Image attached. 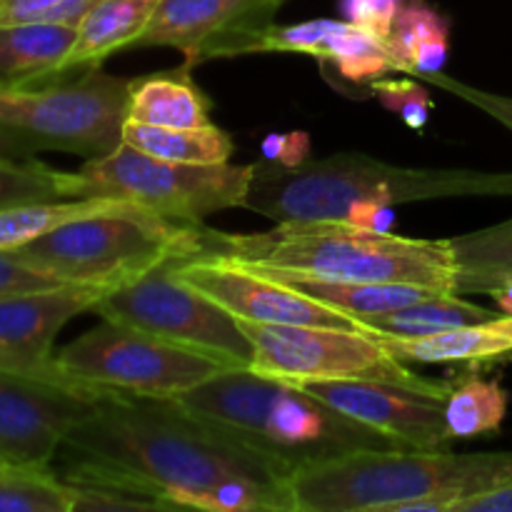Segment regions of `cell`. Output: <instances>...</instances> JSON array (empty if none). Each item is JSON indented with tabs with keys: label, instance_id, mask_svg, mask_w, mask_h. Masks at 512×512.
<instances>
[{
	"label": "cell",
	"instance_id": "cell-1",
	"mask_svg": "<svg viewBox=\"0 0 512 512\" xmlns=\"http://www.w3.org/2000/svg\"><path fill=\"white\" fill-rule=\"evenodd\" d=\"M63 483L88 512H295L283 463L180 398L108 393L65 435Z\"/></svg>",
	"mask_w": 512,
	"mask_h": 512
},
{
	"label": "cell",
	"instance_id": "cell-2",
	"mask_svg": "<svg viewBox=\"0 0 512 512\" xmlns=\"http://www.w3.org/2000/svg\"><path fill=\"white\" fill-rule=\"evenodd\" d=\"M512 195V173L455 168H405L365 153H333L300 165L273 160L253 170L243 208L275 223L348 220L358 203L405 205L443 198Z\"/></svg>",
	"mask_w": 512,
	"mask_h": 512
},
{
	"label": "cell",
	"instance_id": "cell-3",
	"mask_svg": "<svg viewBox=\"0 0 512 512\" xmlns=\"http://www.w3.org/2000/svg\"><path fill=\"white\" fill-rule=\"evenodd\" d=\"M512 480L510 453L360 450L295 470V512H455Z\"/></svg>",
	"mask_w": 512,
	"mask_h": 512
},
{
	"label": "cell",
	"instance_id": "cell-4",
	"mask_svg": "<svg viewBox=\"0 0 512 512\" xmlns=\"http://www.w3.org/2000/svg\"><path fill=\"white\" fill-rule=\"evenodd\" d=\"M180 400L283 463L290 473L360 450H415L338 413L298 385L250 368L220 370Z\"/></svg>",
	"mask_w": 512,
	"mask_h": 512
},
{
	"label": "cell",
	"instance_id": "cell-5",
	"mask_svg": "<svg viewBox=\"0 0 512 512\" xmlns=\"http://www.w3.org/2000/svg\"><path fill=\"white\" fill-rule=\"evenodd\" d=\"M215 255L260 273H300L348 283H408L453 293L450 240H418L345 220L278 223L270 233H218Z\"/></svg>",
	"mask_w": 512,
	"mask_h": 512
},
{
	"label": "cell",
	"instance_id": "cell-6",
	"mask_svg": "<svg viewBox=\"0 0 512 512\" xmlns=\"http://www.w3.org/2000/svg\"><path fill=\"white\" fill-rule=\"evenodd\" d=\"M215 230L135 203L70 220L23 248L20 260L68 285L120 288L173 258L213 255Z\"/></svg>",
	"mask_w": 512,
	"mask_h": 512
},
{
	"label": "cell",
	"instance_id": "cell-7",
	"mask_svg": "<svg viewBox=\"0 0 512 512\" xmlns=\"http://www.w3.org/2000/svg\"><path fill=\"white\" fill-rule=\"evenodd\" d=\"M130 78L100 68L70 70L48 83L0 90V155L43 150L103 158L123 143Z\"/></svg>",
	"mask_w": 512,
	"mask_h": 512
},
{
	"label": "cell",
	"instance_id": "cell-8",
	"mask_svg": "<svg viewBox=\"0 0 512 512\" xmlns=\"http://www.w3.org/2000/svg\"><path fill=\"white\" fill-rule=\"evenodd\" d=\"M255 165H193L153 158L120 143L78 170L83 198L130 200L175 220L203 223L208 215L243 208Z\"/></svg>",
	"mask_w": 512,
	"mask_h": 512
},
{
	"label": "cell",
	"instance_id": "cell-9",
	"mask_svg": "<svg viewBox=\"0 0 512 512\" xmlns=\"http://www.w3.org/2000/svg\"><path fill=\"white\" fill-rule=\"evenodd\" d=\"M55 360L80 383L150 398H180L230 368L213 355L108 318L60 348Z\"/></svg>",
	"mask_w": 512,
	"mask_h": 512
},
{
	"label": "cell",
	"instance_id": "cell-10",
	"mask_svg": "<svg viewBox=\"0 0 512 512\" xmlns=\"http://www.w3.org/2000/svg\"><path fill=\"white\" fill-rule=\"evenodd\" d=\"M253 345L250 370L283 383L308 380H380L410 388L440 390L450 383L423 378L395 358L378 335L368 330L328 325H270L240 320Z\"/></svg>",
	"mask_w": 512,
	"mask_h": 512
},
{
	"label": "cell",
	"instance_id": "cell-11",
	"mask_svg": "<svg viewBox=\"0 0 512 512\" xmlns=\"http://www.w3.org/2000/svg\"><path fill=\"white\" fill-rule=\"evenodd\" d=\"M178 260H168L133 283L108 290L95 305V313L213 355L230 368H250L253 345L238 318L185 283L178 275Z\"/></svg>",
	"mask_w": 512,
	"mask_h": 512
},
{
	"label": "cell",
	"instance_id": "cell-12",
	"mask_svg": "<svg viewBox=\"0 0 512 512\" xmlns=\"http://www.w3.org/2000/svg\"><path fill=\"white\" fill-rule=\"evenodd\" d=\"M285 0H160L133 48L168 45L188 65L260 53Z\"/></svg>",
	"mask_w": 512,
	"mask_h": 512
},
{
	"label": "cell",
	"instance_id": "cell-13",
	"mask_svg": "<svg viewBox=\"0 0 512 512\" xmlns=\"http://www.w3.org/2000/svg\"><path fill=\"white\" fill-rule=\"evenodd\" d=\"M103 393L0 368V465H50Z\"/></svg>",
	"mask_w": 512,
	"mask_h": 512
},
{
	"label": "cell",
	"instance_id": "cell-14",
	"mask_svg": "<svg viewBox=\"0 0 512 512\" xmlns=\"http://www.w3.org/2000/svg\"><path fill=\"white\" fill-rule=\"evenodd\" d=\"M178 275L240 320L270 325H328L365 330L350 315L300 293L293 285L220 255L180 258Z\"/></svg>",
	"mask_w": 512,
	"mask_h": 512
},
{
	"label": "cell",
	"instance_id": "cell-15",
	"mask_svg": "<svg viewBox=\"0 0 512 512\" xmlns=\"http://www.w3.org/2000/svg\"><path fill=\"white\" fill-rule=\"evenodd\" d=\"M290 385L308 390L338 413L403 440L410 448L443 450L450 443L445 430V398L453 385L440 390L380 380H308Z\"/></svg>",
	"mask_w": 512,
	"mask_h": 512
},
{
	"label": "cell",
	"instance_id": "cell-16",
	"mask_svg": "<svg viewBox=\"0 0 512 512\" xmlns=\"http://www.w3.org/2000/svg\"><path fill=\"white\" fill-rule=\"evenodd\" d=\"M260 53H300L320 63L323 75L340 90H365L390 73H398L390 55L388 38L348 20H305L293 25H273L265 33ZM363 98V95H360Z\"/></svg>",
	"mask_w": 512,
	"mask_h": 512
},
{
	"label": "cell",
	"instance_id": "cell-17",
	"mask_svg": "<svg viewBox=\"0 0 512 512\" xmlns=\"http://www.w3.org/2000/svg\"><path fill=\"white\" fill-rule=\"evenodd\" d=\"M110 288L58 285L0 298V348L33 360H55L60 330L85 310H95Z\"/></svg>",
	"mask_w": 512,
	"mask_h": 512
},
{
	"label": "cell",
	"instance_id": "cell-18",
	"mask_svg": "<svg viewBox=\"0 0 512 512\" xmlns=\"http://www.w3.org/2000/svg\"><path fill=\"white\" fill-rule=\"evenodd\" d=\"M75 38V25H0V90L30 88L70 73L68 58Z\"/></svg>",
	"mask_w": 512,
	"mask_h": 512
},
{
	"label": "cell",
	"instance_id": "cell-19",
	"mask_svg": "<svg viewBox=\"0 0 512 512\" xmlns=\"http://www.w3.org/2000/svg\"><path fill=\"white\" fill-rule=\"evenodd\" d=\"M193 65L130 78L128 120L163 128L210 125V98L190 75Z\"/></svg>",
	"mask_w": 512,
	"mask_h": 512
},
{
	"label": "cell",
	"instance_id": "cell-20",
	"mask_svg": "<svg viewBox=\"0 0 512 512\" xmlns=\"http://www.w3.org/2000/svg\"><path fill=\"white\" fill-rule=\"evenodd\" d=\"M403 363H488L512 355V315H493L428 338H380Z\"/></svg>",
	"mask_w": 512,
	"mask_h": 512
},
{
	"label": "cell",
	"instance_id": "cell-21",
	"mask_svg": "<svg viewBox=\"0 0 512 512\" xmlns=\"http://www.w3.org/2000/svg\"><path fill=\"white\" fill-rule=\"evenodd\" d=\"M158 3L160 0H95L78 23L68 70L100 68L113 53L133 48L148 28Z\"/></svg>",
	"mask_w": 512,
	"mask_h": 512
},
{
	"label": "cell",
	"instance_id": "cell-22",
	"mask_svg": "<svg viewBox=\"0 0 512 512\" xmlns=\"http://www.w3.org/2000/svg\"><path fill=\"white\" fill-rule=\"evenodd\" d=\"M270 278H278L283 283L293 285L300 293L350 315L358 323L365 318H378V315L393 313V310L405 308L410 303L430 298L445 290L428 288V285H408V283H348V280H325L313 278V275L300 273H265Z\"/></svg>",
	"mask_w": 512,
	"mask_h": 512
},
{
	"label": "cell",
	"instance_id": "cell-23",
	"mask_svg": "<svg viewBox=\"0 0 512 512\" xmlns=\"http://www.w3.org/2000/svg\"><path fill=\"white\" fill-rule=\"evenodd\" d=\"M398 73L425 75L443 70L450 53V20L428 0H405L388 35Z\"/></svg>",
	"mask_w": 512,
	"mask_h": 512
},
{
	"label": "cell",
	"instance_id": "cell-24",
	"mask_svg": "<svg viewBox=\"0 0 512 512\" xmlns=\"http://www.w3.org/2000/svg\"><path fill=\"white\" fill-rule=\"evenodd\" d=\"M458 295H490L512 280V218L490 228L448 238Z\"/></svg>",
	"mask_w": 512,
	"mask_h": 512
},
{
	"label": "cell",
	"instance_id": "cell-25",
	"mask_svg": "<svg viewBox=\"0 0 512 512\" xmlns=\"http://www.w3.org/2000/svg\"><path fill=\"white\" fill-rule=\"evenodd\" d=\"M123 143L153 158L193 165L228 163L235 150L233 138L215 123L200 128H163L125 120Z\"/></svg>",
	"mask_w": 512,
	"mask_h": 512
},
{
	"label": "cell",
	"instance_id": "cell-26",
	"mask_svg": "<svg viewBox=\"0 0 512 512\" xmlns=\"http://www.w3.org/2000/svg\"><path fill=\"white\" fill-rule=\"evenodd\" d=\"M493 315L495 313H490L488 308H480L458 293H435L393 313L365 318L360 325L378 338H428V335L488 320Z\"/></svg>",
	"mask_w": 512,
	"mask_h": 512
},
{
	"label": "cell",
	"instance_id": "cell-27",
	"mask_svg": "<svg viewBox=\"0 0 512 512\" xmlns=\"http://www.w3.org/2000/svg\"><path fill=\"white\" fill-rule=\"evenodd\" d=\"M130 200L115 198H68V200H38V203H20L0 208V250L13 253L30 240L70 223L85 215L103 213L120 208Z\"/></svg>",
	"mask_w": 512,
	"mask_h": 512
},
{
	"label": "cell",
	"instance_id": "cell-28",
	"mask_svg": "<svg viewBox=\"0 0 512 512\" xmlns=\"http://www.w3.org/2000/svg\"><path fill=\"white\" fill-rule=\"evenodd\" d=\"M508 415V390L478 375L458 380L445 398V430L450 440L498 433Z\"/></svg>",
	"mask_w": 512,
	"mask_h": 512
},
{
	"label": "cell",
	"instance_id": "cell-29",
	"mask_svg": "<svg viewBox=\"0 0 512 512\" xmlns=\"http://www.w3.org/2000/svg\"><path fill=\"white\" fill-rule=\"evenodd\" d=\"M68 198H83L78 170L65 173L35 158L0 155V208Z\"/></svg>",
	"mask_w": 512,
	"mask_h": 512
},
{
	"label": "cell",
	"instance_id": "cell-30",
	"mask_svg": "<svg viewBox=\"0 0 512 512\" xmlns=\"http://www.w3.org/2000/svg\"><path fill=\"white\" fill-rule=\"evenodd\" d=\"M0 512H73V490L50 465H0Z\"/></svg>",
	"mask_w": 512,
	"mask_h": 512
},
{
	"label": "cell",
	"instance_id": "cell-31",
	"mask_svg": "<svg viewBox=\"0 0 512 512\" xmlns=\"http://www.w3.org/2000/svg\"><path fill=\"white\" fill-rule=\"evenodd\" d=\"M370 95L383 103V108L393 110L403 118V123L413 130H423L433 113V98L428 90L410 78H380L370 85Z\"/></svg>",
	"mask_w": 512,
	"mask_h": 512
},
{
	"label": "cell",
	"instance_id": "cell-32",
	"mask_svg": "<svg viewBox=\"0 0 512 512\" xmlns=\"http://www.w3.org/2000/svg\"><path fill=\"white\" fill-rule=\"evenodd\" d=\"M93 5L95 0H0V25L58 23L78 28Z\"/></svg>",
	"mask_w": 512,
	"mask_h": 512
},
{
	"label": "cell",
	"instance_id": "cell-33",
	"mask_svg": "<svg viewBox=\"0 0 512 512\" xmlns=\"http://www.w3.org/2000/svg\"><path fill=\"white\" fill-rule=\"evenodd\" d=\"M420 78L428 80V83H433V85H438V88H443L445 93H453V95H458V98L468 100L470 105H475V108H480L483 113H488L490 118H495L498 123H503L505 128L512 130V98H508V95L473 88V85L460 83V80L450 78V75H445L443 70H438V73H425V75H420Z\"/></svg>",
	"mask_w": 512,
	"mask_h": 512
},
{
	"label": "cell",
	"instance_id": "cell-34",
	"mask_svg": "<svg viewBox=\"0 0 512 512\" xmlns=\"http://www.w3.org/2000/svg\"><path fill=\"white\" fill-rule=\"evenodd\" d=\"M405 0H340L343 20L388 38Z\"/></svg>",
	"mask_w": 512,
	"mask_h": 512
},
{
	"label": "cell",
	"instance_id": "cell-35",
	"mask_svg": "<svg viewBox=\"0 0 512 512\" xmlns=\"http://www.w3.org/2000/svg\"><path fill=\"white\" fill-rule=\"evenodd\" d=\"M58 285L68 283L43 273V270L33 268V265L20 260L15 253H3V250H0V298H3V295L25 293V290L58 288Z\"/></svg>",
	"mask_w": 512,
	"mask_h": 512
},
{
	"label": "cell",
	"instance_id": "cell-36",
	"mask_svg": "<svg viewBox=\"0 0 512 512\" xmlns=\"http://www.w3.org/2000/svg\"><path fill=\"white\" fill-rule=\"evenodd\" d=\"M0 368L5 370H15V373H25V375H35V378L50 380V383H60L68 385V388H78V390H90V393H108V390L93 388V385H85L80 380L70 378L63 368L58 365V360H33L25 358V355L10 353V350L0 348Z\"/></svg>",
	"mask_w": 512,
	"mask_h": 512
},
{
	"label": "cell",
	"instance_id": "cell-37",
	"mask_svg": "<svg viewBox=\"0 0 512 512\" xmlns=\"http://www.w3.org/2000/svg\"><path fill=\"white\" fill-rule=\"evenodd\" d=\"M455 512H512V480L500 488L465 498Z\"/></svg>",
	"mask_w": 512,
	"mask_h": 512
},
{
	"label": "cell",
	"instance_id": "cell-38",
	"mask_svg": "<svg viewBox=\"0 0 512 512\" xmlns=\"http://www.w3.org/2000/svg\"><path fill=\"white\" fill-rule=\"evenodd\" d=\"M308 150H310L308 135L305 133L280 135V153H278V160H273V163L293 168V165H300L303 160H308Z\"/></svg>",
	"mask_w": 512,
	"mask_h": 512
},
{
	"label": "cell",
	"instance_id": "cell-39",
	"mask_svg": "<svg viewBox=\"0 0 512 512\" xmlns=\"http://www.w3.org/2000/svg\"><path fill=\"white\" fill-rule=\"evenodd\" d=\"M490 298L495 300V305L500 308V313L512 315V280L510 283H505L503 288L495 290V293H490Z\"/></svg>",
	"mask_w": 512,
	"mask_h": 512
}]
</instances>
